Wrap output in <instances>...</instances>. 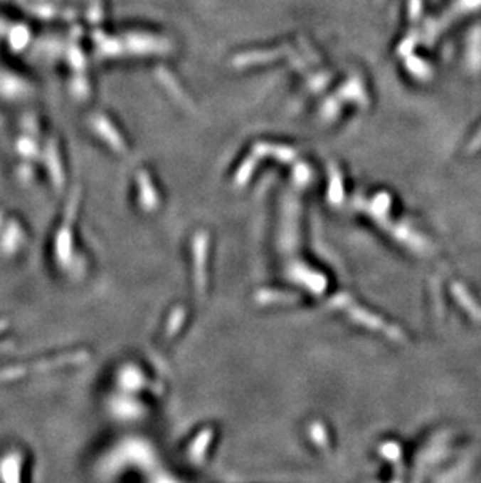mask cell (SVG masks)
<instances>
[{"instance_id":"7a4b0ae2","label":"cell","mask_w":481,"mask_h":483,"mask_svg":"<svg viewBox=\"0 0 481 483\" xmlns=\"http://www.w3.org/2000/svg\"><path fill=\"white\" fill-rule=\"evenodd\" d=\"M6 327V322L5 321H0V330H4Z\"/></svg>"},{"instance_id":"6da1fadb","label":"cell","mask_w":481,"mask_h":483,"mask_svg":"<svg viewBox=\"0 0 481 483\" xmlns=\"http://www.w3.org/2000/svg\"><path fill=\"white\" fill-rule=\"evenodd\" d=\"M21 457L18 454H10L0 463V472L5 483H19Z\"/></svg>"}]
</instances>
